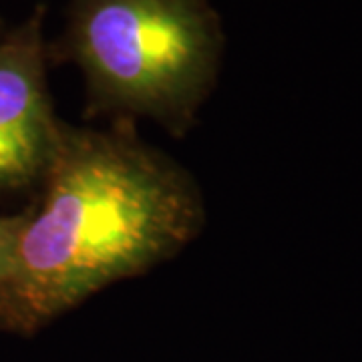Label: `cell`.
Here are the masks:
<instances>
[{
  "label": "cell",
  "instance_id": "cell-4",
  "mask_svg": "<svg viewBox=\"0 0 362 362\" xmlns=\"http://www.w3.org/2000/svg\"><path fill=\"white\" fill-rule=\"evenodd\" d=\"M28 214L21 216H0V284L13 270L18 238L23 233Z\"/></svg>",
  "mask_w": 362,
  "mask_h": 362
},
{
  "label": "cell",
  "instance_id": "cell-1",
  "mask_svg": "<svg viewBox=\"0 0 362 362\" xmlns=\"http://www.w3.org/2000/svg\"><path fill=\"white\" fill-rule=\"evenodd\" d=\"M42 187L0 284V330L25 337L177 256L206 220L194 177L117 131L61 123Z\"/></svg>",
  "mask_w": 362,
  "mask_h": 362
},
{
  "label": "cell",
  "instance_id": "cell-5",
  "mask_svg": "<svg viewBox=\"0 0 362 362\" xmlns=\"http://www.w3.org/2000/svg\"><path fill=\"white\" fill-rule=\"evenodd\" d=\"M2 35H4V33H2V25H0V37H2Z\"/></svg>",
  "mask_w": 362,
  "mask_h": 362
},
{
  "label": "cell",
  "instance_id": "cell-3",
  "mask_svg": "<svg viewBox=\"0 0 362 362\" xmlns=\"http://www.w3.org/2000/svg\"><path fill=\"white\" fill-rule=\"evenodd\" d=\"M42 6L0 37V189L42 181L51 165L61 121L47 89Z\"/></svg>",
  "mask_w": 362,
  "mask_h": 362
},
{
  "label": "cell",
  "instance_id": "cell-2",
  "mask_svg": "<svg viewBox=\"0 0 362 362\" xmlns=\"http://www.w3.org/2000/svg\"><path fill=\"white\" fill-rule=\"evenodd\" d=\"M223 33L209 0H71L61 54L95 109L181 133L211 93Z\"/></svg>",
  "mask_w": 362,
  "mask_h": 362
}]
</instances>
